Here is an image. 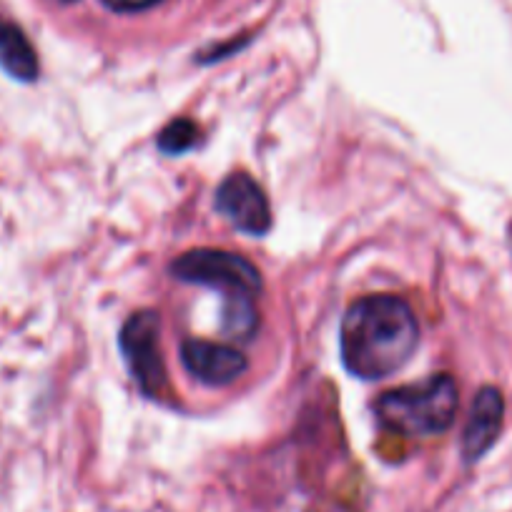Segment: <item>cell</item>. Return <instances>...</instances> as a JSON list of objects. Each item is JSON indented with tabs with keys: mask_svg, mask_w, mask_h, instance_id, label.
I'll return each instance as SVG.
<instances>
[{
	"mask_svg": "<svg viewBox=\"0 0 512 512\" xmlns=\"http://www.w3.org/2000/svg\"><path fill=\"white\" fill-rule=\"evenodd\" d=\"M505 417V402L495 387H482L475 395L467 417L465 432H462V455L467 462H475L495 445L502 430Z\"/></svg>",
	"mask_w": 512,
	"mask_h": 512,
	"instance_id": "cell-7",
	"label": "cell"
},
{
	"mask_svg": "<svg viewBox=\"0 0 512 512\" xmlns=\"http://www.w3.org/2000/svg\"><path fill=\"white\" fill-rule=\"evenodd\" d=\"M0 68L23 83L38 78V56L31 41L21 28L6 21H0Z\"/></svg>",
	"mask_w": 512,
	"mask_h": 512,
	"instance_id": "cell-8",
	"label": "cell"
},
{
	"mask_svg": "<svg viewBox=\"0 0 512 512\" xmlns=\"http://www.w3.org/2000/svg\"><path fill=\"white\" fill-rule=\"evenodd\" d=\"M181 362L189 374L209 387H226L246 372L249 362L244 354L231 344L189 339L181 344Z\"/></svg>",
	"mask_w": 512,
	"mask_h": 512,
	"instance_id": "cell-6",
	"label": "cell"
},
{
	"mask_svg": "<svg viewBox=\"0 0 512 512\" xmlns=\"http://www.w3.org/2000/svg\"><path fill=\"white\" fill-rule=\"evenodd\" d=\"M101 3L108 8V11L141 13V11H149V8L159 6L161 0H101Z\"/></svg>",
	"mask_w": 512,
	"mask_h": 512,
	"instance_id": "cell-11",
	"label": "cell"
},
{
	"mask_svg": "<svg viewBox=\"0 0 512 512\" xmlns=\"http://www.w3.org/2000/svg\"><path fill=\"white\" fill-rule=\"evenodd\" d=\"M214 206L234 229L249 236H264L272 229V206L267 194L249 174L236 171L219 184Z\"/></svg>",
	"mask_w": 512,
	"mask_h": 512,
	"instance_id": "cell-5",
	"label": "cell"
},
{
	"mask_svg": "<svg viewBox=\"0 0 512 512\" xmlns=\"http://www.w3.org/2000/svg\"><path fill=\"white\" fill-rule=\"evenodd\" d=\"M457 405V382L442 372L379 395L374 402V415L384 432L407 440H427L450 430L457 417Z\"/></svg>",
	"mask_w": 512,
	"mask_h": 512,
	"instance_id": "cell-2",
	"label": "cell"
},
{
	"mask_svg": "<svg viewBox=\"0 0 512 512\" xmlns=\"http://www.w3.org/2000/svg\"><path fill=\"white\" fill-rule=\"evenodd\" d=\"M259 329V309H256L254 297H224L221 307V332L234 342H249Z\"/></svg>",
	"mask_w": 512,
	"mask_h": 512,
	"instance_id": "cell-9",
	"label": "cell"
},
{
	"mask_svg": "<svg viewBox=\"0 0 512 512\" xmlns=\"http://www.w3.org/2000/svg\"><path fill=\"white\" fill-rule=\"evenodd\" d=\"M171 277L186 284L219 289L224 297H256L262 292V274L249 259L224 249H191L174 259Z\"/></svg>",
	"mask_w": 512,
	"mask_h": 512,
	"instance_id": "cell-3",
	"label": "cell"
},
{
	"mask_svg": "<svg viewBox=\"0 0 512 512\" xmlns=\"http://www.w3.org/2000/svg\"><path fill=\"white\" fill-rule=\"evenodd\" d=\"M159 334V314L154 309H141V312L128 317V322L121 329V337H118L128 372L139 384V390L151 400L169 397V374H166Z\"/></svg>",
	"mask_w": 512,
	"mask_h": 512,
	"instance_id": "cell-4",
	"label": "cell"
},
{
	"mask_svg": "<svg viewBox=\"0 0 512 512\" xmlns=\"http://www.w3.org/2000/svg\"><path fill=\"white\" fill-rule=\"evenodd\" d=\"M201 141V128L191 118H176L159 134V149L169 156H181L196 149Z\"/></svg>",
	"mask_w": 512,
	"mask_h": 512,
	"instance_id": "cell-10",
	"label": "cell"
},
{
	"mask_svg": "<svg viewBox=\"0 0 512 512\" xmlns=\"http://www.w3.org/2000/svg\"><path fill=\"white\" fill-rule=\"evenodd\" d=\"M420 344V324L410 304L395 294L357 299L339 327V352L349 374L384 379L400 372Z\"/></svg>",
	"mask_w": 512,
	"mask_h": 512,
	"instance_id": "cell-1",
	"label": "cell"
},
{
	"mask_svg": "<svg viewBox=\"0 0 512 512\" xmlns=\"http://www.w3.org/2000/svg\"><path fill=\"white\" fill-rule=\"evenodd\" d=\"M58 3H76V0H58Z\"/></svg>",
	"mask_w": 512,
	"mask_h": 512,
	"instance_id": "cell-12",
	"label": "cell"
}]
</instances>
